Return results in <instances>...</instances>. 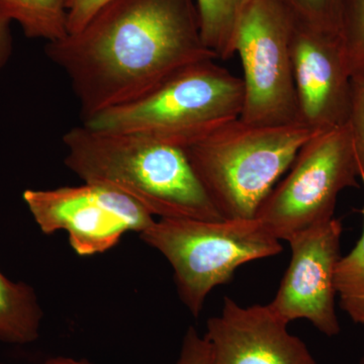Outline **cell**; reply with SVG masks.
Listing matches in <instances>:
<instances>
[{
    "label": "cell",
    "instance_id": "1",
    "mask_svg": "<svg viewBox=\"0 0 364 364\" xmlns=\"http://www.w3.org/2000/svg\"><path fill=\"white\" fill-rule=\"evenodd\" d=\"M45 52L68 78L82 122L218 60L203 44L196 0H111Z\"/></svg>",
    "mask_w": 364,
    "mask_h": 364
},
{
    "label": "cell",
    "instance_id": "2",
    "mask_svg": "<svg viewBox=\"0 0 364 364\" xmlns=\"http://www.w3.org/2000/svg\"><path fill=\"white\" fill-rule=\"evenodd\" d=\"M64 164L85 183L119 191L159 219L224 220L182 148L136 134L73 127Z\"/></svg>",
    "mask_w": 364,
    "mask_h": 364
},
{
    "label": "cell",
    "instance_id": "3",
    "mask_svg": "<svg viewBox=\"0 0 364 364\" xmlns=\"http://www.w3.org/2000/svg\"><path fill=\"white\" fill-rule=\"evenodd\" d=\"M316 133L303 124L258 126L237 119L182 150L224 219H255L261 203Z\"/></svg>",
    "mask_w": 364,
    "mask_h": 364
},
{
    "label": "cell",
    "instance_id": "4",
    "mask_svg": "<svg viewBox=\"0 0 364 364\" xmlns=\"http://www.w3.org/2000/svg\"><path fill=\"white\" fill-rule=\"evenodd\" d=\"M243 80L215 59L191 64L143 97L82 122L95 130L150 136L184 147L239 119Z\"/></svg>",
    "mask_w": 364,
    "mask_h": 364
},
{
    "label": "cell",
    "instance_id": "5",
    "mask_svg": "<svg viewBox=\"0 0 364 364\" xmlns=\"http://www.w3.org/2000/svg\"><path fill=\"white\" fill-rule=\"evenodd\" d=\"M139 235L168 261L179 299L196 318L213 289L228 284L239 267L282 251L256 219H158Z\"/></svg>",
    "mask_w": 364,
    "mask_h": 364
},
{
    "label": "cell",
    "instance_id": "6",
    "mask_svg": "<svg viewBox=\"0 0 364 364\" xmlns=\"http://www.w3.org/2000/svg\"><path fill=\"white\" fill-rule=\"evenodd\" d=\"M358 160L348 124L318 132L299 149L286 178L261 203L255 219L287 241L334 217L342 191L359 188Z\"/></svg>",
    "mask_w": 364,
    "mask_h": 364
},
{
    "label": "cell",
    "instance_id": "7",
    "mask_svg": "<svg viewBox=\"0 0 364 364\" xmlns=\"http://www.w3.org/2000/svg\"><path fill=\"white\" fill-rule=\"evenodd\" d=\"M294 20L279 0H253L237 28L235 54L243 68L239 119L258 126L301 124L294 87Z\"/></svg>",
    "mask_w": 364,
    "mask_h": 364
},
{
    "label": "cell",
    "instance_id": "8",
    "mask_svg": "<svg viewBox=\"0 0 364 364\" xmlns=\"http://www.w3.org/2000/svg\"><path fill=\"white\" fill-rule=\"evenodd\" d=\"M23 200L43 233L66 232L71 247L80 256L107 252L124 234H141L156 220L129 196L85 182L26 189Z\"/></svg>",
    "mask_w": 364,
    "mask_h": 364
},
{
    "label": "cell",
    "instance_id": "9",
    "mask_svg": "<svg viewBox=\"0 0 364 364\" xmlns=\"http://www.w3.org/2000/svg\"><path fill=\"white\" fill-rule=\"evenodd\" d=\"M342 233L341 221L333 218L287 240L291 261L268 306L287 324L304 318L326 336L334 337L341 331L336 313L335 269L341 257Z\"/></svg>",
    "mask_w": 364,
    "mask_h": 364
},
{
    "label": "cell",
    "instance_id": "10",
    "mask_svg": "<svg viewBox=\"0 0 364 364\" xmlns=\"http://www.w3.org/2000/svg\"><path fill=\"white\" fill-rule=\"evenodd\" d=\"M291 52L301 123L317 132L347 124L351 75L340 36L294 21Z\"/></svg>",
    "mask_w": 364,
    "mask_h": 364
},
{
    "label": "cell",
    "instance_id": "11",
    "mask_svg": "<svg viewBox=\"0 0 364 364\" xmlns=\"http://www.w3.org/2000/svg\"><path fill=\"white\" fill-rule=\"evenodd\" d=\"M268 305L243 306L225 296L219 316L208 318L210 364H317Z\"/></svg>",
    "mask_w": 364,
    "mask_h": 364
},
{
    "label": "cell",
    "instance_id": "12",
    "mask_svg": "<svg viewBox=\"0 0 364 364\" xmlns=\"http://www.w3.org/2000/svg\"><path fill=\"white\" fill-rule=\"evenodd\" d=\"M42 306L35 289L23 282H13L0 272V342L33 343L40 337Z\"/></svg>",
    "mask_w": 364,
    "mask_h": 364
},
{
    "label": "cell",
    "instance_id": "13",
    "mask_svg": "<svg viewBox=\"0 0 364 364\" xmlns=\"http://www.w3.org/2000/svg\"><path fill=\"white\" fill-rule=\"evenodd\" d=\"M253 0H196L203 44L218 60L235 55L237 28Z\"/></svg>",
    "mask_w": 364,
    "mask_h": 364
},
{
    "label": "cell",
    "instance_id": "14",
    "mask_svg": "<svg viewBox=\"0 0 364 364\" xmlns=\"http://www.w3.org/2000/svg\"><path fill=\"white\" fill-rule=\"evenodd\" d=\"M0 11L28 39L49 44L68 35L66 0H0Z\"/></svg>",
    "mask_w": 364,
    "mask_h": 364
},
{
    "label": "cell",
    "instance_id": "15",
    "mask_svg": "<svg viewBox=\"0 0 364 364\" xmlns=\"http://www.w3.org/2000/svg\"><path fill=\"white\" fill-rule=\"evenodd\" d=\"M363 230L350 252L340 257L335 269V287L342 311L356 324L364 325V205Z\"/></svg>",
    "mask_w": 364,
    "mask_h": 364
},
{
    "label": "cell",
    "instance_id": "16",
    "mask_svg": "<svg viewBox=\"0 0 364 364\" xmlns=\"http://www.w3.org/2000/svg\"><path fill=\"white\" fill-rule=\"evenodd\" d=\"M340 38L351 78L364 77V0L342 1Z\"/></svg>",
    "mask_w": 364,
    "mask_h": 364
},
{
    "label": "cell",
    "instance_id": "17",
    "mask_svg": "<svg viewBox=\"0 0 364 364\" xmlns=\"http://www.w3.org/2000/svg\"><path fill=\"white\" fill-rule=\"evenodd\" d=\"M296 23L340 36L343 0H279Z\"/></svg>",
    "mask_w": 364,
    "mask_h": 364
},
{
    "label": "cell",
    "instance_id": "18",
    "mask_svg": "<svg viewBox=\"0 0 364 364\" xmlns=\"http://www.w3.org/2000/svg\"><path fill=\"white\" fill-rule=\"evenodd\" d=\"M348 126L358 160L359 179L364 186V77L351 78Z\"/></svg>",
    "mask_w": 364,
    "mask_h": 364
},
{
    "label": "cell",
    "instance_id": "19",
    "mask_svg": "<svg viewBox=\"0 0 364 364\" xmlns=\"http://www.w3.org/2000/svg\"><path fill=\"white\" fill-rule=\"evenodd\" d=\"M111 0H66L68 33H77Z\"/></svg>",
    "mask_w": 364,
    "mask_h": 364
},
{
    "label": "cell",
    "instance_id": "20",
    "mask_svg": "<svg viewBox=\"0 0 364 364\" xmlns=\"http://www.w3.org/2000/svg\"><path fill=\"white\" fill-rule=\"evenodd\" d=\"M210 345L193 327H189L182 341L176 364H210Z\"/></svg>",
    "mask_w": 364,
    "mask_h": 364
},
{
    "label": "cell",
    "instance_id": "21",
    "mask_svg": "<svg viewBox=\"0 0 364 364\" xmlns=\"http://www.w3.org/2000/svg\"><path fill=\"white\" fill-rule=\"evenodd\" d=\"M11 21L0 11V73L9 63L13 54V36L11 30Z\"/></svg>",
    "mask_w": 364,
    "mask_h": 364
},
{
    "label": "cell",
    "instance_id": "22",
    "mask_svg": "<svg viewBox=\"0 0 364 364\" xmlns=\"http://www.w3.org/2000/svg\"><path fill=\"white\" fill-rule=\"evenodd\" d=\"M43 364H92L87 363V361L76 360V359L71 358H65V356H57V358H52L47 359Z\"/></svg>",
    "mask_w": 364,
    "mask_h": 364
},
{
    "label": "cell",
    "instance_id": "23",
    "mask_svg": "<svg viewBox=\"0 0 364 364\" xmlns=\"http://www.w3.org/2000/svg\"><path fill=\"white\" fill-rule=\"evenodd\" d=\"M359 364H364V352L363 356H361L360 361H359Z\"/></svg>",
    "mask_w": 364,
    "mask_h": 364
},
{
    "label": "cell",
    "instance_id": "24",
    "mask_svg": "<svg viewBox=\"0 0 364 364\" xmlns=\"http://www.w3.org/2000/svg\"><path fill=\"white\" fill-rule=\"evenodd\" d=\"M0 364H4V363H0Z\"/></svg>",
    "mask_w": 364,
    "mask_h": 364
}]
</instances>
